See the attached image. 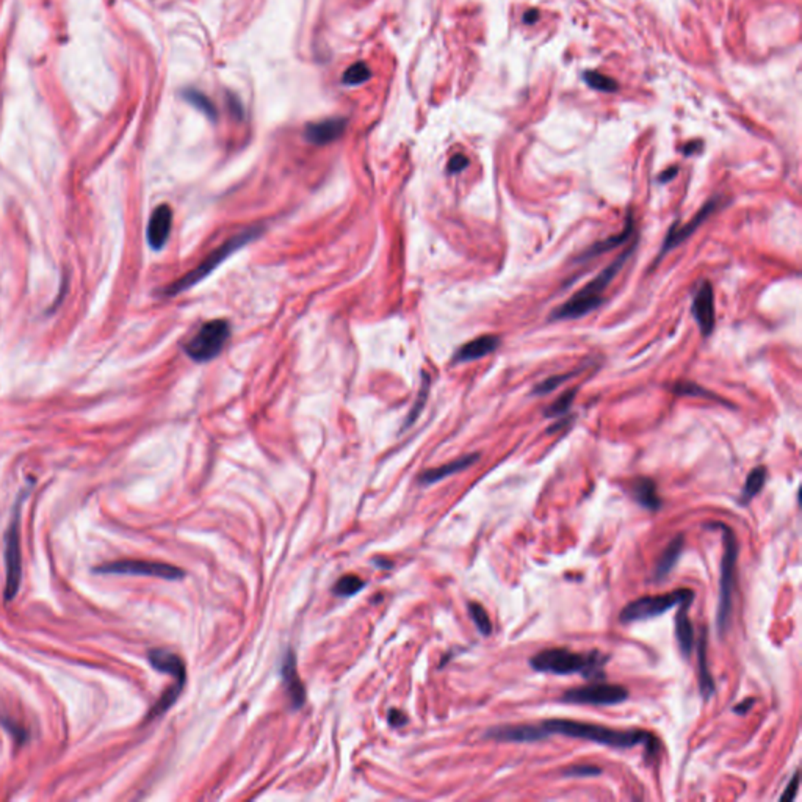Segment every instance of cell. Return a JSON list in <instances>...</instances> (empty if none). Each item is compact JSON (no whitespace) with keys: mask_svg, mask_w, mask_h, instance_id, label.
<instances>
[{"mask_svg":"<svg viewBox=\"0 0 802 802\" xmlns=\"http://www.w3.org/2000/svg\"><path fill=\"white\" fill-rule=\"evenodd\" d=\"M539 726L545 738L550 735H564L569 738L586 740L616 749H630L643 744L649 755H655L660 749V741L646 730H616L593 722L574 721V719H545Z\"/></svg>","mask_w":802,"mask_h":802,"instance_id":"6da1fadb","label":"cell"},{"mask_svg":"<svg viewBox=\"0 0 802 802\" xmlns=\"http://www.w3.org/2000/svg\"><path fill=\"white\" fill-rule=\"evenodd\" d=\"M610 657L600 650L580 654L569 649H547L530 658V666L538 672L571 676L582 674L585 679H604V668Z\"/></svg>","mask_w":802,"mask_h":802,"instance_id":"7a4b0ae2","label":"cell"},{"mask_svg":"<svg viewBox=\"0 0 802 802\" xmlns=\"http://www.w3.org/2000/svg\"><path fill=\"white\" fill-rule=\"evenodd\" d=\"M635 248L636 240L616 259L615 262H611L605 270H602V273L597 274L594 279H591L588 284L582 287L574 296L569 298V300L561 304L560 307H556L555 311L552 312L550 320H553V322H560V320L580 318L585 317L586 314L595 311V309L604 303V296L602 295H604L606 287L610 285L613 278L619 273L622 265L628 261V257L632 256Z\"/></svg>","mask_w":802,"mask_h":802,"instance_id":"3957f363","label":"cell"},{"mask_svg":"<svg viewBox=\"0 0 802 802\" xmlns=\"http://www.w3.org/2000/svg\"><path fill=\"white\" fill-rule=\"evenodd\" d=\"M705 528H716L722 533L724 553L721 560V578H719V604L716 615V627L719 635L727 632L732 617V595L735 589V572L738 561V541L733 530L724 523H707Z\"/></svg>","mask_w":802,"mask_h":802,"instance_id":"277c9868","label":"cell"},{"mask_svg":"<svg viewBox=\"0 0 802 802\" xmlns=\"http://www.w3.org/2000/svg\"><path fill=\"white\" fill-rule=\"evenodd\" d=\"M261 232H262V229L259 228V226H254V228L245 229V231H241L240 234L231 237V239L226 240L223 245H220L217 250L210 252L209 256L204 259V261L199 263L196 268H193L190 273H187L184 276V278L178 279L176 282H173V284H171L169 287H167V289H165V293H167L168 296H174V295H178V293L190 289V287H193V285H196L198 282H201L204 278H206V276L212 273V271L217 268L220 263H223L226 259L231 256V254L239 251L240 248L246 245V243L252 241L259 234H261Z\"/></svg>","mask_w":802,"mask_h":802,"instance_id":"5b68a950","label":"cell"},{"mask_svg":"<svg viewBox=\"0 0 802 802\" xmlns=\"http://www.w3.org/2000/svg\"><path fill=\"white\" fill-rule=\"evenodd\" d=\"M685 600H694V593L688 588H682L668 594L644 595L639 597L628 605H625L619 615V621L622 624H633L647 621V619L658 617L665 615L666 611L679 606Z\"/></svg>","mask_w":802,"mask_h":802,"instance_id":"8992f818","label":"cell"},{"mask_svg":"<svg viewBox=\"0 0 802 802\" xmlns=\"http://www.w3.org/2000/svg\"><path fill=\"white\" fill-rule=\"evenodd\" d=\"M24 502L22 494L14 503L11 512L10 525L5 533V564H7V586H5V599L13 600L18 594L22 577V555H21V508Z\"/></svg>","mask_w":802,"mask_h":802,"instance_id":"52a82bcc","label":"cell"},{"mask_svg":"<svg viewBox=\"0 0 802 802\" xmlns=\"http://www.w3.org/2000/svg\"><path fill=\"white\" fill-rule=\"evenodd\" d=\"M231 337V326L226 320L204 323L185 344V353L196 362H207L217 357Z\"/></svg>","mask_w":802,"mask_h":802,"instance_id":"ba28073f","label":"cell"},{"mask_svg":"<svg viewBox=\"0 0 802 802\" xmlns=\"http://www.w3.org/2000/svg\"><path fill=\"white\" fill-rule=\"evenodd\" d=\"M94 572L104 575H146V577H157L171 580V582L182 580L185 575L182 569L171 566V564L148 560H118L105 563L94 567Z\"/></svg>","mask_w":802,"mask_h":802,"instance_id":"9c48e42d","label":"cell"},{"mask_svg":"<svg viewBox=\"0 0 802 802\" xmlns=\"http://www.w3.org/2000/svg\"><path fill=\"white\" fill-rule=\"evenodd\" d=\"M628 698V689L622 685L594 682L585 687L571 688L561 696L564 704L577 705H615Z\"/></svg>","mask_w":802,"mask_h":802,"instance_id":"30bf717a","label":"cell"},{"mask_svg":"<svg viewBox=\"0 0 802 802\" xmlns=\"http://www.w3.org/2000/svg\"><path fill=\"white\" fill-rule=\"evenodd\" d=\"M718 204H719L718 199L713 198V199H710L709 202L702 206V209L699 210L698 213L694 215L693 220H689V223L683 224V226L680 224V223L674 224L672 228L669 229L665 241H663V246H661V251H660V256H658V259H661L663 254H666L668 251H671L672 248L679 246L680 243H683L685 240H687L689 235H693L694 232H696V229H698L699 226L702 223H704V221L707 218H709L710 215L718 209Z\"/></svg>","mask_w":802,"mask_h":802,"instance_id":"8fae6325","label":"cell"},{"mask_svg":"<svg viewBox=\"0 0 802 802\" xmlns=\"http://www.w3.org/2000/svg\"><path fill=\"white\" fill-rule=\"evenodd\" d=\"M691 314L698 322L700 333L709 337L715 328V295H713L710 282L704 281L699 285L694 295L693 306H691Z\"/></svg>","mask_w":802,"mask_h":802,"instance_id":"7c38bea8","label":"cell"},{"mask_svg":"<svg viewBox=\"0 0 802 802\" xmlns=\"http://www.w3.org/2000/svg\"><path fill=\"white\" fill-rule=\"evenodd\" d=\"M484 738L502 743H536L545 740L539 724H519V726H497L484 732Z\"/></svg>","mask_w":802,"mask_h":802,"instance_id":"4fadbf2b","label":"cell"},{"mask_svg":"<svg viewBox=\"0 0 802 802\" xmlns=\"http://www.w3.org/2000/svg\"><path fill=\"white\" fill-rule=\"evenodd\" d=\"M173 228V210L167 204H162L154 210L148 224V243L152 250L160 251L167 245L169 232Z\"/></svg>","mask_w":802,"mask_h":802,"instance_id":"5bb4252c","label":"cell"},{"mask_svg":"<svg viewBox=\"0 0 802 802\" xmlns=\"http://www.w3.org/2000/svg\"><path fill=\"white\" fill-rule=\"evenodd\" d=\"M346 129V119L345 118H329L320 123H312L306 127L304 130V138L309 143L317 146L329 145L344 135Z\"/></svg>","mask_w":802,"mask_h":802,"instance_id":"9a60e30c","label":"cell"},{"mask_svg":"<svg viewBox=\"0 0 802 802\" xmlns=\"http://www.w3.org/2000/svg\"><path fill=\"white\" fill-rule=\"evenodd\" d=\"M282 679H284V687L289 694L293 709H301L306 702V689L300 679L296 669V657L293 652L289 650L282 663Z\"/></svg>","mask_w":802,"mask_h":802,"instance_id":"2e32d148","label":"cell"},{"mask_svg":"<svg viewBox=\"0 0 802 802\" xmlns=\"http://www.w3.org/2000/svg\"><path fill=\"white\" fill-rule=\"evenodd\" d=\"M499 346H500V337L499 335H492V334L480 335V337H477V339L470 340V342H467L466 345H462L461 348H459V350L455 353V356H453V362L462 364V362L475 361V359H481V357L491 355V353H494Z\"/></svg>","mask_w":802,"mask_h":802,"instance_id":"e0dca14e","label":"cell"},{"mask_svg":"<svg viewBox=\"0 0 802 802\" xmlns=\"http://www.w3.org/2000/svg\"><path fill=\"white\" fill-rule=\"evenodd\" d=\"M148 660L151 663V666L154 669H157L158 672L169 674V676L174 677L176 682L185 685L187 677L185 665L184 661H182V658L179 655H176L174 652H169L167 649H152L149 650Z\"/></svg>","mask_w":802,"mask_h":802,"instance_id":"ac0fdd59","label":"cell"},{"mask_svg":"<svg viewBox=\"0 0 802 802\" xmlns=\"http://www.w3.org/2000/svg\"><path fill=\"white\" fill-rule=\"evenodd\" d=\"M630 494H632L638 505L649 511H658L663 506V500L658 495L655 481L647 477L635 478L632 484H630Z\"/></svg>","mask_w":802,"mask_h":802,"instance_id":"d6986e66","label":"cell"},{"mask_svg":"<svg viewBox=\"0 0 802 802\" xmlns=\"http://www.w3.org/2000/svg\"><path fill=\"white\" fill-rule=\"evenodd\" d=\"M693 600H685L679 605V611L676 616V638L679 643V649L682 652L683 657H689L694 647V630L693 624L688 615V610Z\"/></svg>","mask_w":802,"mask_h":802,"instance_id":"ffe728a7","label":"cell"},{"mask_svg":"<svg viewBox=\"0 0 802 802\" xmlns=\"http://www.w3.org/2000/svg\"><path fill=\"white\" fill-rule=\"evenodd\" d=\"M478 459H480L478 453H472V455H466V456H462L459 459H455V461L448 462V464H445V466L429 469V470H427V472H423L422 475H420V483H422L423 486L438 483V481H440V480L451 477V475L462 472V470H466L470 466H473V464L477 462Z\"/></svg>","mask_w":802,"mask_h":802,"instance_id":"44dd1931","label":"cell"},{"mask_svg":"<svg viewBox=\"0 0 802 802\" xmlns=\"http://www.w3.org/2000/svg\"><path fill=\"white\" fill-rule=\"evenodd\" d=\"M683 545H685L683 534H679L671 542H669L666 549L663 550L660 558L657 560L655 569H654V578L657 580V582L658 580H663L665 577H668V574L671 572L674 567H676L679 558L683 552Z\"/></svg>","mask_w":802,"mask_h":802,"instance_id":"7402d4cb","label":"cell"},{"mask_svg":"<svg viewBox=\"0 0 802 802\" xmlns=\"http://www.w3.org/2000/svg\"><path fill=\"white\" fill-rule=\"evenodd\" d=\"M698 668H699V688L700 696L704 700H710L715 694V680L711 677L707 661V630H702V635L698 641Z\"/></svg>","mask_w":802,"mask_h":802,"instance_id":"603a6c76","label":"cell"},{"mask_svg":"<svg viewBox=\"0 0 802 802\" xmlns=\"http://www.w3.org/2000/svg\"><path fill=\"white\" fill-rule=\"evenodd\" d=\"M633 229H635L633 215H632V212H628L627 218H625V224H624V229H622L621 234H617V235H611L610 239H606V240H604V241H597L595 245L591 246L589 250L586 251V252L583 254V256L578 259V261H588V259H593V257H595V256H599V254H602V252H606V251L613 250V248L617 246V245H622L624 241H627V240H628V237H630V234H632V232H633Z\"/></svg>","mask_w":802,"mask_h":802,"instance_id":"cb8c5ba5","label":"cell"},{"mask_svg":"<svg viewBox=\"0 0 802 802\" xmlns=\"http://www.w3.org/2000/svg\"><path fill=\"white\" fill-rule=\"evenodd\" d=\"M766 469L763 466L755 467L754 470H751L748 478H746V483H744V488L743 492H741V497H740V502L741 505H748V503L754 499L757 494H760V491L763 489V486L766 483Z\"/></svg>","mask_w":802,"mask_h":802,"instance_id":"d4e9b609","label":"cell"},{"mask_svg":"<svg viewBox=\"0 0 802 802\" xmlns=\"http://www.w3.org/2000/svg\"><path fill=\"white\" fill-rule=\"evenodd\" d=\"M182 96H184V99L188 104L193 105V107H195L196 110H199V112L206 115L209 119H212V121L217 119V107H215V104L210 101V97H207L202 91L196 90V88H187Z\"/></svg>","mask_w":802,"mask_h":802,"instance_id":"484cf974","label":"cell"},{"mask_svg":"<svg viewBox=\"0 0 802 802\" xmlns=\"http://www.w3.org/2000/svg\"><path fill=\"white\" fill-rule=\"evenodd\" d=\"M370 77H372V69H370L364 62H359L351 64L350 68L345 71L342 80H344V84L348 86H357L365 84V82H368Z\"/></svg>","mask_w":802,"mask_h":802,"instance_id":"4316f807","label":"cell"},{"mask_svg":"<svg viewBox=\"0 0 802 802\" xmlns=\"http://www.w3.org/2000/svg\"><path fill=\"white\" fill-rule=\"evenodd\" d=\"M575 394H577V389H569V390L564 392L561 397H558L556 400L545 409L544 416L549 417V418H556V417L564 416V414L569 411V408L572 406V403L575 400Z\"/></svg>","mask_w":802,"mask_h":802,"instance_id":"83f0119b","label":"cell"},{"mask_svg":"<svg viewBox=\"0 0 802 802\" xmlns=\"http://www.w3.org/2000/svg\"><path fill=\"white\" fill-rule=\"evenodd\" d=\"M469 613L475 627L478 628V632L483 636H489L492 633V622L488 611H486L480 604H477V602H472V604H469Z\"/></svg>","mask_w":802,"mask_h":802,"instance_id":"f1b7e54d","label":"cell"},{"mask_svg":"<svg viewBox=\"0 0 802 802\" xmlns=\"http://www.w3.org/2000/svg\"><path fill=\"white\" fill-rule=\"evenodd\" d=\"M364 586H365L364 580L356 577V575H346V577H342L339 582L334 585L333 591L334 594L339 597H350L357 594Z\"/></svg>","mask_w":802,"mask_h":802,"instance_id":"f546056e","label":"cell"},{"mask_svg":"<svg viewBox=\"0 0 802 802\" xmlns=\"http://www.w3.org/2000/svg\"><path fill=\"white\" fill-rule=\"evenodd\" d=\"M583 79L586 84H588L591 88H594L597 91H604V93H613L617 90V82L615 79H610L608 75L604 74H599L595 73V71H588V73H585Z\"/></svg>","mask_w":802,"mask_h":802,"instance_id":"4dcf8cb0","label":"cell"},{"mask_svg":"<svg viewBox=\"0 0 802 802\" xmlns=\"http://www.w3.org/2000/svg\"><path fill=\"white\" fill-rule=\"evenodd\" d=\"M577 375V372H571V373H561V375H553L550 378H547L545 381H542L538 386L533 389V395H547L550 394L552 390H555L556 387H560L564 381L571 379L572 376Z\"/></svg>","mask_w":802,"mask_h":802,"instance_id":"1f68e13d","label":"cell"},{"mask_svg":"<svg viewBox=\"0 0 802 802\" xmlns=\"http://www.w3.org/2000/svg\"><path fill=\"white\" fill-rule=\"evenodd\" d=\"M674 394L679 397H705L710 400H718V397L696 383H677L674 386Z\"/></svg>","mask_w":802,"mask_h":802,"instance_id":"d6a6232c","label":"cell"},{"mask_svg":"<svg viewBox=\"0 0 802 802\" xmlns=\"http://www.w3.org/2000/svg\"><path fill=\"white\" fill-rule=\"evenodd\" d=\"M602 774V768L595 765H572L564 771L566 777H594Z\"/></svg>","mask_w":802,"mask_h":802,"instance_id":"836d02e7","label":"cell"},{"mask_svg":"<svg viewBox=\"0 0 802 802\" xmlns=\"http://www.w3.org/2000/svg\"><path fill=\"white\" fill-rule=\"evenodd\" d=\"M428 389H429V379H428V375H423V384H422V392L418 394V400L416 405H414V409L411 412V416H409V420L406 422V425H411L416 417L418 416V412L422 411V406L425 400H427V394H428Z\"/></svg>","mask_w":802,"mask_h":802,"instance_id":"e575fe53","label":"cell"},{"mask_svg":"<svg viewBox=\"0 0 802 802\" xmlns=\"http://www.w3.org/2000/svg\"><path fill=\"white\" fill-rule=\"evenodd\" d=\"M467 167H469V158L466 156H462V154H458V156L451 157L450 162H448V173L450 174L461 173V171L466 169Z\"/></svg>","mask_w":802,"mask_h":802,"instance_id":"d590c367","label":"cell"},{"mask_svg":"<svg viewBox=\"0 0 802 802\" xmlns=\"http://www.w3.org/2000/svg\"><path fill=\"white\" fill-rule=\"evenodd\" d=\"M798 787H799V774L796 771L793 774L792 781L787 785V788H785V792L781 794V801H793L796 793H798Z\"/></svg>","mask_w":802,"mask_h":802,"instance_id":"8d00e7d4","label":"cell"},{"mask_svg":"<svg viewBox=\"0 0 802 802\" xmlns=\"http://www.w3.org/2000/svg\"><path fill=\"white\" fill-rule=\"evenodd\" d=\"M387 719H389V724H390L392 727H401V726H405V724L408 722L406 715L403 711H400V710H390L389 711V718H387Z\"/></svg>","mask_w":802,"mask_h":802,"instance_id":"74e56055","label":"cell"},{"mask_svg":"<svg viewBox=\"0 0 802 802\" xmlns=\"http://www.w3.org/2000/svg\"><path fill=\"white\" fill-rule=\"evenodd\" d=\"M754 702H755L754 699H744L743 702H740L738 705L733 707V711L738 713V715H746V713H748L752 709V705H754Z\"/></svg>","mask_w":802,"mask_h":802,"instance_id":"f35d334b","label":"cell"},{"mask_svg":"<svg viewBox=\"0 0 802 802\" xmlns=\"http://www.w3.org/2000/svg\"><path fill=\"white\" fill-rule=\"evenodd\" d=\"M228 104H229V108H231V112L234 113V115L237 116V118L241 119V118H243V107H241V104L239 102V99H232V97H229Z\"/></svg>","mask_w":802,"mask_h":802,"instance_id":"ab89813d","label":"cell"},{"mask_svg":"<svg viewBox=\"0 0 802 802\" xmlns=\"http://www.w3.org/2000/svg\"><path fill=\"white\" fill-rule=\"evenodd\" d=\"M538 19H539V11L538 10H528L527 13L523 14V18H522V21L525 22V24H534V22L538 21Z\"/></svg>","mask_w":802,"mask_h":802,"instance_id":"60d3db41","label":"cell"},{"mask_svg":"<svg viewBox=\"0 0 802 802\" xmlns=\"http://www.w3.org/2000/svg\"><path fill=\"white\" fill-rule=\"evenodd\" d=\"M700 146H702V143H700V141H693V143H689V145L685 146L683 151H685V154H687V156H688V154H693V152H696V149H700Z\"/></svg>","mask_w":802,"mask_h":802,"instance_id":"b9f144b4","label":"cell"},{"mask_svg":"<svg viewBox=\"0 0 802 802\" xmlns=\"http://www.w3.org/2000/svg\"><path fill=\"white\" fill-rule=\"evenodd\" d=\"M677 171H679L677 168H671V169H669V171H666V173H663V174L660 176V182H668V180H671V179L674 178V176L677 174Z\"/></svg>","mask_w":802,"mask_h":802,"instance_id":"7bdbcfd3","label":"cell"}]
</instances>
